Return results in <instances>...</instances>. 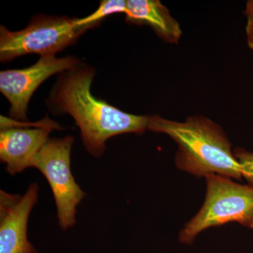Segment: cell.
Listing matches in <instances>:
<instances>
[{
  "label": "cell",
  "mask_w": 253,
  "mask_h": 253,
  "mask_svg": "<svg viewBox=\"0 0 253 253\" xmlns=\"http://www.w3.org/2000/svg\"><path fill=\"white\" fill-rule=\"evenodd\" d=\"M74 137L50 138L35 157L33 167L39 169L51 186L61 229L66 231L76 223L77 206L86 194L75 181L71 168Z\"/></svg>",
  "instance_id": "5"
},
{
  "label": "cell",
  "mask_w": 253,
  "mask_h": 253,
  "mask_svg": "<svg viewBox=\"0 0 253 253\" xmlns=\"http://www.w3.org/2000/svg\"><path fill=\"white\" fill-rule=\"evenodd\" d=\"M247 16L246 24V36H247L248 44L250 49L253 51V11H246Z\"/></svg>",
  "instance_id": "12"
},
{
  "label": "cell",
  "mask_w": 253,
  "mask_h": 253,
  "mask_svg": "<svg viewBox=\"0 0 253 253\" xmlns=\"http://www.w3.org/2000/svg\"><path fill=\"white\" fill-rule=\"evenodd\" d=\"M80 62L75 56H44L30 67L1 71L0 91L10 103V118L28 122V103L38 86L48 78L71 69Z\"/></svg>",
  "instance_id": "6"
},
{
  "label": "cell",
  "mask_w": 253,
  "mask_h": 253,
  "mask_svg": "<svg viewBox=\"0 0 253 253\" xmlns=\"http://www.w3.org/2000/svg\"><path fill=\"white\" fill-rule=\"evenodd\" d=\"M54 126L10 127L0 131V160L6 164V172L11 175L33 167L35 157L47 141Z\"/></svg>",
  "instance_id": "8"
},
{
  "label": "cell",
  "mask_w": 253,
  "mask_h": 253,
  "mask_svg": "<svg viewBox=\"0 0 253 253\" xmlns=\"http://www.w3.org/2000/svg\"><path fill=\"white\" fill-rule=\"evenodd\" d=\"M39 186L33 183L23 195L0 191V253H39L28 241L30 214L38 202Z\"/></svg>",
  "instance_id": "7"
},
{
  "label": "cell",
  "mask_w": 253,
  "mask_h": 253,
  "mask_svg": "<svg viewBox=\"0 0 253 253\" xmlns=\"http://www.w3.org/2000/svg\"><path fill=\"white\" fill-rule=\"evenodd\" d=\"M234 153L241 166L243 177L253 186V153L243 149H236Z\"/></svg>",
  "instance_id": "11"
},
{
  "label": "cell",
  "mask_w": 253,
  "mask_h": 253,
  "mask_svg": "<svg viewBox=\"0 0 253 253\" xmlns=\"http://www.w3.org/2000/svg\"><path fill=\"white\" fill-rule=\"evenodd\" d=\"M206 179L204 204L179 233L181 244H192L202 231L229 222L253 229V186L241 185L218 174L206 176Z\"/></svg>",
  "instance_id": "3"
},
{
  "label": "cell",
  "mask_w": 253,
  "mask_h": 253,
  "mask_svg": "<svg viewBox=\"0 0 253 253\" xmlns=\"http://www.w3.org/2000/svg\"><path fill=\"white\" fill-rule=\"evenodd\" d=\"M77 18L65 16H33L27 27L18 31L0 26V61L8 62L23 55L55 56L76 42L94 26H78Z\"/></svg>",
  "instance_id": "4"
},
{
  "label": "cell",
  "mask_w": 253,
  "mask_h": 253,
  "mask_svg": "<svg viewBox=\"0 0 253 253\" xmlns=\"http://www.w3.org/2000/svg\"><path fill=\"white\" fill-rule=\"evenodd\" d=\"M126 10V1L125 0H103L100 1L98 9L92 14L83 18H77L78 26H99L100 22L110 15L125 13Z\"/></svg>",
  "instance_id": "10"
},
{
  "label": "cell",
  "mask_w": 253,
  "mask_h": 253,
  "mask_svg": "<svg viewBox=\"0 0 253 253\" xmlns=\"http://www.w3.org/2000/svg\"><path fill=\"white\" fill-rule=\"evenodd\" d=\"M246 11H253V0L248 1Z\"/></svg>",
  "instance_id": "13"
},
{
  "label": "cell",
  "mask_w": 253,
  "mask_h": 253,
  "mask_svg": "<svg viewBox=\"0 0 253 253\" xmlns=\"http://www.w3.org/2000/svg\"><path fill=\"white\" fill-rule=\"evenodd\" d=\"M94 76V68L81 61L60 73L46 105L53 114L71 115L81 129L84 148L91 156L99 158L106 151L110 138L144 133L149 116L124 112L95 97L91 92Z\"/></svg>",
  "instance_id": "1"
},
{
  "label": "cell",
  "mask_w": 253,
  "mask_h": 253,
  "mask_svg": "<svg viewBox=\"0 0 253 253\" xmlns=\"http://www.w3.org/2000/svg\"><path fill=\"white\" fill-rule=\"evenodd\" d=\"M148 129L163 133L178 146L176 167L197 176L212 174L231 179L243 177L241 166L222 128L202 116L176 122L155 115L149 116Z\"/></svg>",
  "instance_id": "2"
},
{
  "label": "cell",
  "mask_w": 253,
  "mask_h": 253,
  "mask_svg": "<svg viewBox=\"0 0 253 253\" xmlns=\"http://www.w3.org/2000/svg\"><path fill=\"white\" fill-rule=\"evenodd\" d=\"M126 20L151 26L167 42L177 43L181 30L169 10L158 0H127Z\"/></svg>",
  "instance_id": "9"
}]
</instances>
